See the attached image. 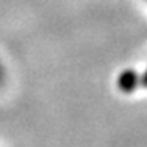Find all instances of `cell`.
<instances>
[{
  "label": "cell",
  "mask_w": 147,
  "mask_h": 147,
  "mask_svg": "<svg viewBox=\"0 0 147 147\" xmlns=\"http://www.w3.org/2000/svg\"><path fill=\"white\" fill-rule=\"evenodd\" d=\"M5 78H6V67H5V63H3V59L0 58V86L3 85Z\"/></svg>",
  "instance_id": "6da1fadb"
}]
</instances>
